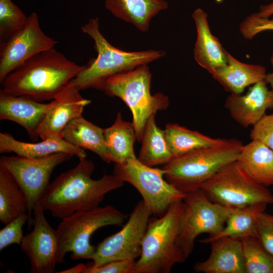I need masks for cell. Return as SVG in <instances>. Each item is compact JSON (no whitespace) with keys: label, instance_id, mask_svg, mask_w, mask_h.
<instances>
[{"label":"cell","instance_id":"obj_2","mask_svg":"<svg viewBox=\"0 0 273 273\" xmlns=\"http://www.w3.org/2000/svg\"><path fill=\"white\" fill-rule=\"evenodd\" d=\"M85 66L54 48L31 57L10 73L1 83V89L39 102L53 100Z\"/></svg>","mask_w":273,"mask_h":273},{"label":"cell","instance_id":"obj_22","mask_svg":"<svg viewBox=\"0 0 273 273\" xmlns=\"http://www.w3.org/2000/svg\"><path fill=\"white\" fill-rule=\"evenodd\" d=\"M105 6L116 18L145 32L152 18L167 9L168 3L165 0H105Z\"/></svg>","mask_w":273,"mask_h":273},{"label":"cell","instance_id":"obj_30","mask_svg":"<svg viewBox=\"0 0 273 273\" xmlns=\"http://www.w3.org/2000/svg\"><path fill=\"white\" fill-rule=\"evenodd\" d=\"M240 241L245 273H273V255L264 248L258 238L249 237Z\"/></svg>","mask_w":273,"mask_h":273},{"label":"cell","instance_id":"obj_31","mask_svg":"<svg viewBox=\"0 0 273 273\" xmlns=\"http://www.w3.org/2000/svg\"><path fill=\"white\" fill-rule=\"evenodd\" d=\"M27 19L12 0H0V41L20 30Z\"/></svg>","mask_w":273,"mask_h":273},{"label":"cell","instance_id":"obj_32","mask_svg":"<svg viewBox=\"0 0 273 273\" xmlns=\"http://www.w3.org/2000/svg\"><path fill=\"white\" fill-rule=\"evenodd\" d=\"M27 213L22 214L10 222L0 230V250L12 244L20 245L23 238L22 228L28 222Z\"/></svg>","mask_w":273,"mask_h":273},{"label":"cell","instance_id":"obj_34","mask_svg":"<svg viewBox=\"0 0 273 273\" xmlns=\"http://www.w3.org/2000/svg\"><path fill=\"white\" fill-rule=\"evenodd\" d=\"M250 138L251 140L263 143L273 150V113L265 114L253 126Z\"/></svg>","mask_w":273,"mask_h":273},{"label":"cell","instance_id":"obj_15","mask_svg":"<svg viewBox=\"0 0 273 273\" xmlns=\"http://www.w3.org/2000/svg\"><path fill=\"white\" fill-rule=\"evenodd\" d=\"M91 103L84 99L71 82L66 86L51 102L37 130L41 140L62 137V132L74 119L82 115L84 107Z\"/></svg>","mask_w":273,"mask_h":273},{"label":"cell","instance_id":"obj_8","mask_svg":"<svg viewBox=\"0 0 273 273\" xmlns=\"http://www.w3.org/2000/svg\"><path fill=\"white\" fill-rule=\"evenodd\" d=\"M200 189L210 201L229 208L273 204V194L267 187L251 178L236 161L221 167Z\"/></svg>","mask_w":273,"mask_h":273},{"label":"cell","instance_id":"obj_5","mask_svg":"<svg viewBox=\"0 0 273 273\" xmlns=\"http://www.w3.org/2000/svg\"><path fill=\"white\" fill-rule=\"evenodd\" d=\"M243 145L239 140L223 139L216 145L173 157L162 167L165 179L185 193L200 189L221 167L237 160Z\"/></svg>","mask_w":273,"mask_h":273},{"label":"cell","instance_id":"obj_25","mask_svg":"<svg viewBox=\"0 0 273 273\" xmlns=\"http://www.w3.org/2000/svg\"><path fill=\"white\" fill-rule=\"evenodd\" d=\"M267 205L258 203L232 208L220 233L214 237L203 239L200 242L209 244L212 241L221 237H230L239 240L249 237L257 238V218L260 213L265 211Z\"/></svg>","mask_w":273,"mask_h":273},{"label":"cell","instance_id":"obj_13","mask_svg":"<svg viewBox=\"0 0 273 273\" xmlns=\"http://www.w3.org/2000/svg\"><path fill=\"white\" fill-rule=\"evenodd\" d=\"M58 43L43 32L37 14H30L23 28L0 41V83L30 58Z\"/></svg>","mask_w":273,"mask_h":273},{"label":"cell","instance_id":"obj_26","mask_svg":"<svg viewBox=\"0 0 273 273\" xmlns=\"http://www.w3.org/2000/svg\"><path fill=\"white\" fill-rule=\"evenodd\" d=\"M104 135L111 162L121 164L136 157L133 144L136 137L133 125L123 120L120 112L114 123L104 129Z\"/></svg>","mask_w":273,"mask_h":273},{"label":"cell","instance_id":"obj_36","mask_svg":"<svg viewBox=\"0 0 273 273\" xmlns=\"http://www.w3.org/2000/svg\"><path fill=\"white\" fill-rule=\"evenodd\" d=\"M135 260L124 259L112 261L98 266L89 264L84 273H132Z\"/></svg>","mask_w":273,"mask_h":273},{"label":"cell","instance_id":"obj_3","mask_svg":"<svg viewBox=\"0 0 273 273\" xmlns=\"http://www.w3.org/2000/svg\"><path fill=\"white\" fill-rule=\"evenodd\" d=\"M80 28L93 39L98 55L71 81L79 91L89 88L103 91L107 80L111 76L148 65L166 55L163 50L127 52L114 47L101 33L97 17L90 18Z\"/></svg>","mask_w":273,"mask_h":273},{"label":"cell","instance_id":"obj_7","mask_svg":"<svg viewBox=\"0 0 273 273\" xmlns=\"http://www.w3.org/2000/svg\"><path fill=\"white\" fill-rule=\"evenodd\" d=\"M127 216L112 205L75 212L62 219L56 231L59 239L58 263L64 262L66 253L72 260L93 259L96 247L90 243L93 234L107 225L121 226Z\"/></svg>","mask_w":273,"mask_h":273},{"label":"cell","instance_id":"obj_18","mask_svg":"<svg viewBox=\"0 0 273 273\" xmlns=\"http://www.w3.org/2000/svg\"><path fill=\"white\" fill-rule=\"evenodd\" d=\"M192 17L197 31L194 59L198 65L211 74L227 64L228 52L218 38L212 34L206 12L198 8L193 12Z\"/></svg>","mask_w":273,"mask_h":273},{"label":"cell","instance_id":"obj_24","mask_svg":"<svg viewBox=\"0 0 273 273\" xmlns=\"http://www.w3.org/2000/svg\"><path fill=\"white\" fill-rule=\"evenodd\" d=\"M61 136L72 145L92 151L103 161L111 162L104 129L87 121L82 115L71 121L62 131Z\"/></svg>","mask_w":273,"mask_h":273},{"label":"cell","instance_id":"obj_33","mask_svg":"<svg viewBox=\"0 0 273 273\" xmlns=\"http://www.w3.org/2000/svg\"><path fill=\"white\" fill-rule=\"evenodd\" d=\"M240 32L242 36L246 39L250 40L260 32L272 30L273 31V17H262L252 14L244 19L240 23Z\"/></svg>","mask_w":273,"mask_h":273},{"label":"cell","instance_id":"obj_20","mask_svg":"<svg viewBox=\"0 0 273 273\" xmlns=\"http://www.w3.org/2000/svg\"><path fill=\"white\" fill-rule=\"evenodd\" d=\"M66 153L78 158H86L84 149L74 146L62 137L50 138L38 143H27L15 139L7 132L0 133V153H14L28 158H40L58 153Z\"/></svg>","mask_w":273,"mask_h":273},{"label":"cell","instance_id":"obj_6","mask_svg":"<svg viewBox=\"0 0 273 273\" xmlns=\"http://www.w3.org/2000/svg\"><path fill=\"white\" fill-rule=\"evenodd\" d=\"M152 74L148 65L110 77L103 92L110 97L121 99L132 114L136 140L142 142L146 124L149 118L169 106L168 97L161 93L151 95Z\"/></svg>","mask_w":273,"mask_h":273},{"label":"cell","instance_id":"obj_35","mask_svg":"<svg viewBox=\"0 0 273 273\" xmlns=\"http://www.w3.org/2000/svg\"><path fill=\"white\" fill-rule=\"evenodd\" d=\"M257 238L264 248L273 255V214L264 211L257 218Z\"/></svg>","mask_w":273,"mask_h":273},{"label":"cell","instance_id":"obj_19","mask_svg":"<svg viewBox=\"0 0 273 273\" xmlns=\"http://www.w3.org/2000/svg\"><path fill=\"white\" fill-rule=\"evenodd\" d=\"M211 252L205 261L194 266L196 272L245 273L240 240L221 237L209 243Z\"/></svg>","mask_w":273,"mask_h":273},{"label":"cell","instance_id":"obj_28","mask_svg":"<svg viewBox=\"0 0 273 273\" xmlns=\"http://www.w3.org/2000/svg\"><path fill=\"white\" fill-rule=\"evenodd\" d=\"M163 130L167 144L173 157L216 145L223 139L213 138L177 124H167Z\"/></svg>","mask_w":273,"mask_h":273},{"label":"cell","instance_id":"obj_12","mask_svg":"<svg viewBox=\"0 0 273 273\" xmlns=\"http://www.w3.org/2000/svg\"><path fill=\"white\" fill-rule=\"evenodd\" d=\"M150 209L140 200L130 214L128 221L118 232L99 243L93 258L94 266L118 260H135L142 253L143 241L150 216Z\"/></svg>","mask_w":273,"mask_h":273},{"label":"cell","instance_id":"obj_17","mask_svg":"<svg viewBox=\"0 0 273 273\" xmlns=\"http://www.w3.org/2000/svg\"><path fill=\"white\" fill-rule=\"evenodd\" d=\"M51 103L43 104L25 96H14L0 90V119L22 126L33 141L39 138L37 130Z\"/></svg>","mask_w":273,"mask_h":273},{"label":"cell","instance_id":"obj_9","mask_svg":"<svg viewBox=\"0 0 273 273\" xmlns=\"http://www.w3.org/2000/svg\"><path fill=\"white\" fill-rule=\"evenodd\" d=\"M186 194L177 243L187 259L197 237L203 233L209 234V237L219 234L232 208L212 202L201 189Z\"/></svg>","mask_w":273,"mask_h":273},{"label":"cell","instance_id":"obj_14","mask_svg":"<svg viewBox=\"0 0 273 273\" xmlns=\"http://www.w3.org/2000/svg\"><path fill=\"white\" fill-rule=\"evenodd\" d=\"M38 202L33 209L32 230L23 236L20 244L28 257L30 273H53L58 263L59 239L56 230L48 223Z\"/></svg>","mask_w":273,"mask_h":273},{"label":"cell","instance_id":"obj_10","mask_svg":"<svg viewBox=\"0 0 273 273\" xmlns=\"http://www.w3.org/2000/svg\"><path fill=\"white\" fill-rule=\"evenodd\" d=\"M163 169L146 166L136 157L115 164L113 174L132 185L141 194L152 215L161 217L173 203L183 200L186 194L164 179Z\"/></svg>","mask_w":273,"mask_h":273},{"label":"cell","instance_id":"obj_23","mask_svg":"<svg viewBox=\"0 0 273 273\" xmlns=\"http://www.w3.org/2000/svg\"><path fill=\"white\" fill-rule=\"evenodd\" d=\"M236 161L259 184L273 185V150L263 143L252 140L243 145Z\"/></svg>","mask_w":273,"mask_h":273},{"label":"cell","instance_id":"obj_38","mask_svg":"<svg viewBox=\"0 0 273 273\" xmlns=\"http://www.w3.org/2000/svg\"><path fill=\"white\" fill-rule=\"evenodd\" d=\"M86 265L82 263H79L71 268H69L67 269L62 270L59 272H66V273H84V271L86 268Z\"/></svg>","mask_w":273,"mask_h":273},{"label":"cell","instance_id":"obj_16","mask_svg":"<svg viewBox=\"0 0 273 273\" xmlns=\"http://www.w3.org/2000/svg\"><path fill=\"white\" fill-rule=\"evenodd\" d=\"M267 84L265 80L260 81L249 87L245 95L230 94L226 98V109L241 126H253L266 110L273 109V91Z\"/></svg>","mask_w":273,"mask_h":273},{"label":"cell","instance_id":"obj_39","mask_svg":"<svg viewBox=\"0 0 273 273\" xmlns=\"http://www.w3.org/2000/svg\"><path fill=\"white\" fill-rule=\"evenodd\" d=\"M270 62L273 67V53L271 55ZM265 80L267 84H269L271 87V90L273 91V71L271 73L266 74Z\"/></svg>","mask_w":273,"mask_h":273},{"label":"cell","instance_id":"obj_11","mask_svg":"<svg viewBox=\"0 0 273 273\" xmlns=\"http://www.w3.org/2000/svg\"><path fill=\"white\" fill-rule=\"evenodd\" d=\"M73 157L66 153H58L40 158L18 155L2 156L0 166L15 179L24 193L28 205V226L32 224L31 215L34 206L50 185V178L56 167Z\"/></svg>","mask_w":273,"mask_h":273},{"label":"cell","instance_id":"obj_27","mask_svg":"<svg viewBox=\"0 0 273 273\" xmlns=\"http://www.w3.org/2000/svg\"><path fill=\"white\" fill-rule=\"evenodd\" d=\"M155 116L152 115L146 124L141 149L137 158L143 164L152 167L164 165L173 157L167 144L164 130L155 123Z\"/></svg>","mask_w":273,"mask_h":273},{"label":"cell","instance_id":"obj_4","mask_svg":"<svg viewBox=\"0 0 273 273\" xmlns=\"http://www.w3.org/2000/svg\"><path fill=\"white\" fill-rule=\"evenodd\" d=\"M184 209L183 200L178 201L162 216L150 218L132 273H169L175 264L186 261L177 243Z\"/></svg>","mask_w":273,"mask_h":273},{"label":"cell","instance_id":"obj_1","mask_svg":"<svg viewBox=\"0 0 273 273\" xmlns=\"http://www.w3.org/2000/svg\"><path fill=\"white\" fill-rule=\"evenodd\" d=\"M79 159L75 167L61 173L50 184L38 201L44 211H49L55 217L62 219L75 212L96 208L108 192L124 185L113 174L93 179L92 161Z\"/></svg>","mask_w":273,"mask_h":273},{"label":"cell","instance_id":"obj_37","mask_svg":"<svg viewBox=\"0 0 273 273\" xmlns=\"http://www.w3.org/2000/svg\"><path fill=\"white\" fill-rule=\"evenodd\" d=\"M256 13L260 17H269L273 15V2L267 5L260 6L259 11Z\"/></svg>","mask_w":273,"mask_h":273},{"label":"cell","instance_id":"obj_21","mask_svg":"<svg viewBox=\"0 0 273 273\" xmlns=\"http://www.w3.org/2000/svg\"><path fill=\"white\" fill-rule=\"evenodd\" d=\"M266 74L265 66L244 63L228 52L227 64L211 75L226 92L241 94L246 87L265 80Z\"/></svg>","mask_w":273,"mask_h":273},{"label":"cell","instance_id":"obj_29","mask_svg":"<svg viewBox=\"0 0 273 273\" xmlns=\"http://www.w3.org/2000/svg\"><path fill=\"white\" fill-rule=\"evenodd\" d=\"M26 196L13 176L0 166V221L4 225L27 213Z\"/></svg>","mask_w":273,"mask_h":273}]
</instances>
